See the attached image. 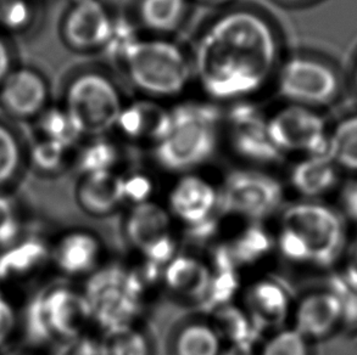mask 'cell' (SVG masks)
Segmentation results:
<instances>
[{
  "label": "cell",
  "mask_w": 357,
  "mask_h": 355,
  "mask_svg": "<svg viewBox=\"0 0 357 355\" xmlns=\"http://www.w3.org/2000/svg\"><path fill=\"white\" fill-rule=\"evenodd\" d=\"M280 40L264 15L228 11L208 24L193 68L203 90L218 101H244L260 91L280 66Z\"/></svg>",
  "instance_id": "obj_1"
},
{
  "label": "cell",
  "mask_w": 357,
  "mask_h": 355,
  "mask_svg": "<svg viewBox=\"0 0 357 355\" xmlns=\"http://www.w3.org/2000/svg\"><path fill=\"white\" fill-rule=\"evenodd\" d=\"M220 122V110L211 104L183 102L169 109L154 141L156 164L169 173H193L216 154Z\"/></svg>",
  "instance_id": "obj_2"
},
{
  "label": "cell",
  "mask_w": 357,
  "mask_h": 355,
  "mask_svg": "<svg viewBox=\"0 0 357 355\" xmlns=\"http://www.w3.org/2000/svg\"><path fill=\"white\" fill-rule=\"evenodd\" d=\"M92 310L82 291L66 285L44 288L29 298L19 326L32 346H47L87 333Z\"/></svg>",
  "instance_id": "obj_3"
},
{
  "label": "cell",
  "mask_w": 357,
  "mask_h": 355,
  "mask_svg": "<svg viewBox=\"0 0 357 355\" xmlns=\"http://www.w3.org/2000/svg\"><path fill=\"white\" fill-rule=\"evenodd\" d=\"M121 63L133 87L145 95L169 99L182 94L193 77V63L167 39H138Z\"/></svg>",
  "instance_id": "obj_4"
},
{
  "label": "cell",
  "mask_w": 357,
  "mask_h": 355,
  "mask_svg": "<svg viewBox=\"0 0 357 355\" xmlns=\"http://www.w3.org/2000/svg\"><path fill=\"white\" fill-rule=\"evenodd\" d=\"M146 288L138 271L110 265L88 275L82 292L92 310L93 322L107 331L135 324Z\"/></svg>",
  "instance_id": "obj_5"
},
{
  "label": "cell",
  "mask_w": 357,
  "mask_h": 355,
  "mask_svg": "<svg viewBox=\"0 0 357 355\" xmlns=\"http://www.w3.org/2000/svg\"><path fill=\"white\" fill-rule=\"evenodd\" d=\"M63 106L83 134L98 138L115 129L125 104L112 78L99 71H84L68 82Z\"/></svg>",
  "instance_id": "obj_6"
},
{
  "label": "cell",
  "mask_w": 357,
  "mask_h": 355,
  "mask_svg": "<svg viewBox=\"0 0 357 355\" xmlns=\"http://www.w3.org/2000/svg\"><path fill=\"white\" fill-rule=\"evenodd\" d=\"M280 228L291 231L305 248L307 265H332L344 246L343 223L337 213L314 201L296 202L280 216Z\"/></svg>",
  "instance_id": "obj_7"
},
{
  "label": "cell",
  "mask_w": 357,
  "mask_h": 355,
  "mask_svg": "<svg viewBox=\"0 0 357 355\" xmlns=\"http://www.w3.org/2000/svg\"><path fill=\"white\" fill-rule=\"evenodd\" d=\"M218 192V211L249 223H261L273 216L284 200L282 182L257 169L233 171L226 177Z\"/></svg>",
  "instance_id": "obj_8"
},
{
  "label": "cell",
  "mask_w": 357,
  "mask_h": 355,
  "mask_svg": "<svg viewBox=\"0 0 357 355\" xmlns=\"http://www.w3.org/2000/svg\"><path fill=\"white\" fill-rule=\"evenodd\" d=\"M277 91L287 104L319 110L337 100L342 83L335 70L319 58L295 55L280 63Z\"/></svg>",
  "instance_id": "obj_9"
},
{
  "label": "cell",
  "mask_w": 357,
  "mask_h": 355,
  "mask_svg": "<svg viewBox=\"0 0 357 355\" xmlns=\"http://www.w3.org/2000/svg\"><path fill=\"white\" fill-rule=\"evenodd\" d=\"M270 139L280 154L327 155L329 128L319 111L287 104L266 120Z\"/></svg>",
  "instance_id": "obj_10"
},
{
  "label": "cell",
  "mask_w": 357,
  "mask_h": 355,
  "mask_svg": "<svg viewBox=\"0 0 357 355\" xmlns=\"http://www.w3.org/2000/svg\"><path fill=\"white\" fill-rule=\"evenodd\" d=\"M125 234L130 246L145 262L164 268L177 255L172 232V216L167 208L154 201L132 206L125 221Z\"/></svg>",
  "instance_id": "obj_11"
},
{
  "label": "cell",
  "mask_w": 357,
  "mask_h": 355,
  "mask_svg": "<svg viewBox=\"0 0 357 355\" xmlns=\"http://www.w3.org/2000/svg\"><path fill=\"white\" fill-rule=\"evenodd\" d=\"M266 120L267 117L259 109L243 101L237 102L228 116L233 150L251 164H275L284 157L271 141Z\"/></svg>",
  "instance_id": "obj_12"
},
{
  "label": "cell",
  "mask_w": 357,
  "mask_h": 355,
  "mask_svg": "<svg viewBox=\"0 0 357 355\" xmlns=\"http://www.w3.org/2000/svg\"><path fill=\"white\" fill-rule=\"evenodd\" d=\"M220 192L213 182L199 174L181 175L171 187L167 211L187 229H192L216 218Z\"/></svg>",
  "instance_id": "obj_13"
},
{
  "label": "cell",
  "mask_w": 357,
  "mask_h": 355,
  "mask_svg": "<svg viewBox=\"0 0 357 355\" xmlns=\"http://www.w3.org/2000/svg\"><path fill=\"white\" fill-rule=\"evenodd\" d=\"M115 19L100 0L70 6L63 22L65 42L76 50L104 49L112 36Z\"/></svg>",
  "instance_id": "obj_14"
},
{
  "label": "cell",
  "mask_w": 357,
  "mask_h": 355,
  "mask_svg": "<svg viewBox=\"0 0 357 355\" xmlns=\"http://www.w3.org/2000/svg\"><path fill=\"white\" fill-rule=\"evenodd\" d=\"M48 102V82L34 68H15L0 86V104L15 118H38Z\"/></svg>",
  "instance_id": "obj_15"
},
{
  "label": "cell",
  "mask_w": 357,
  "mask_h": 355,
  "mask_svg": "<svg viewBox=\"0 0 357 355\" xmlns=\"http://www.w3.org/2000/svg\"><path fill=\"white\" fill-rule=\"evenodd\" d=\"M102 246L98 236L87 230L65 232L50 250V262L60 273L79 278L97 270Z\"/></svg>",
  "instance_id": "obj_16"
},
{
  "label": "cell",
  "mask_w": 357,
  "mask_h": 355,
  "mask_svg": "<svg viewBox=\"0 0 357 355\" xmlns=\"http://www.w3.org/2000/svg\"><path fill=\"white\" fill-rule=\"evenodd\" d=\"M244 310L256 329L280 330L289 317L290 299L280 283L270 278L256 280L246 288Z\"/></svg>",
  "instance_id": "obj_17"
},
{
  "label": "cell",
  "mask_w": 357,
  "mask_h": 355,
  "mask_svg": "<svg viewBox=\"0 0 357 355\" xmlns=\"http://www.w3.org/2000/svg\"><path fill=\"white\" fill-rule=\"evenodd\" d=\"M52 245L39 236L24 235L0 250V283L27 281L50 260Z\"/></svg>",
  "instance_id": "obj_18"
},
{
  "label": "cell",
  "mask_w": 357,
  "mask_h": 355,
  "mask_svg": "<svg viewBox=\"0 0 357 355\" xmlns=\"http://www.w3.org/2000/svg\"><path fill=\"white\" fill-rule=\"evenodd\" d=\"M213 270L197 257L177 255L165 265L162 281L178 297L200 303L208 293Z\"/></svg>",
  "instance_id": "obj_19"
},
{
  "label": "cell",
  "mask_w": 357,
  "mask_h": 355,
  "mask_svg": "<svg viewBox=\"0 0 357 355\" xmlns=\"http://www.w3.org/2000/svg\"><path fill=\"white\" fill-rule=\"evenodd\" d=\"M76 201L89 216L112 214L125 202L122 177L115 172L83 175L76 189Z\"/></svg>",
  "instance_id": "obj_20"
},
{
  "label": "cell",
  "mask_w": 357,
  "mask_h": 355,
  "mask_svg": "<svg viewBox=\"0 0 357 355\" xmlns=\"http://www.w3.org/2000/svg\"><path fill=\"white\" fill-rule=\"evenodd\" d=\"M342 320L338 299L331 291L305 296L294 313V329L303 336L322 338L333 331Z\"/></svg>",
  "instance_id": "obj_21"
},
{
  "label": "cell",
  "mask_w": 357,
  "mask_h": 355,
  "mask_svg": "<svg viewBox=\"0 0 357 355\" xmlns=\"http://www.w3.org/2000/svg\"><path fill=\"white\" fill-rule=\"evenodd\" d=\"M338 180V167L327 155L305 156L290 172V184L295 191L307 198L324 195Z\"/></svg>",
  "instance_id": "obj_22"
},
{
  "label": "cell",
  "mask_w": 357,
  "mask_h": 355,
  "mask_svg": "<svg viewBox=\"0 0 357 355\" xmlns=\"http://www.w3.org/2000/svg\"><path fill=\"white\" fill-rule=\"evenodd\" d=\"M167 110L153 101H137L125 105L115 129L130 140L150 139L154 143L159 135Z\"/></svg>",
  "instance_id": "obj_23"
},
{
  "label": "cell",
  "mask_w": 357,
  "mask_h": 355,
  "mask_svg": "<svg viewBox=\"0 0 357 355\" xmlns=\"http://www.w3.org/2000/svg\"><path fill=\"white\" fill-rule=\"evenodd\" d=\"M227 247L234 263L241 269L265 260L275 248V240L261 223H249L228 242Z\"/></svg>",
  "instance_id": "obj_24"
},
{
  "label": "cell",
  "mask_w": 357,
  "mask_h": 355,
  "mask_svg": "<svg viewBox=\"0 0 357 355\" xmlns=\"http://www.w3.org/2000/svg\"><path fill=\"white\" fill-rule=\"evenodd\" d=\"M189 0H140V24L156 34L172 33L183 22Z\"/></svg>",
  "instance_id": "obj_25"
},
{
  "label": "cell",
  "mask_w": 357,
  "mask_h": 355,
  "mask_svg": "<svg viewBox=\"0 0 357 355\" xmlns=\"http://www.w3.org/2000/svg\"><path fill=\"white\" fill-rule=\"evenodd\" d=\"M222 349V338L208 322H189L174 337V355H220Z\"/></svg>",
  "instance_id": "obj_26"
},
{
  "label": "cell",
  "mask_w": 357,
  "mask_h": 355,
  "mask_svg": "<svg viewBox=\"0 0 357 355\" xmlns=\"http://www.w3.org/2000/svg\"><path fill=\"white\" fill-rule=\"evenodd\" d=\"M213 315V326L221 338H226L229 345H252L255 346L261 332L256 329L244 308L231 304L218 308Z\"/></svg>",
  "instance_id": "obj_27"
},
{
  "label": "cell",
  "mask_w": 357,
  "mask_h": 355,
  "mask_svg": "<svg viewBox=\"0 0 357 355\" xmlns=\"http://www.w3.org/2000/svg\"><path fill=\"white\" fill-rule=\"evenodd\" d=\"M327 156L338 168L357 172V113L339 120L329 130Z\"/></svg>",
  "instance_id": "obj_28"
},
{
  "label": "cell",
  "mask_w": 357,
  "mask_h": 355,
  "mask_svg": "<svg viewBox=\"0 0 357 355\" xmlns=\"http://www.w3.org/2000/svg\"><path fill=\"white\" fill-rule=\"evenodd\" d=\"M98 348L99 355H153L149 337L135 324L102 331Z\"/></svg>",
  "instance_id": "obj_29"
},
{
  "label": "cell",
  "mask_w": 357,
  "mask_h": 355,
  "mask_svg": "<svg viewBox=\"0 0 357 355\" xmlns=\"http://www.w3.org/2000/svg\"><path fill=\"white\" fill-rule=\"evenodd\" d=\"M38 120L39 130L42 134L40 138L63 145L68 149L73 150V146L84 136L77 122L73 120V116L63 106L48 107L39 116Z\"/></svg>",
  "instance_id": "obj_30"
},
{
  "label": "cell",
  "mask_w": 357,
  "mask_h": 355,
  "mask_svg": "<svg viewBox=\"0 0 357 355\" xmlns=\"http://www.w3.org/2000/svg\"><path fill=\"white\" fill-rule=\"evenodd\" d=\"M120 161V150L105 136L93 138L77 157L78 172L83 175L114 172Z\"/></svg>",
  "instance_id": "obj_31"
},
{
  "label": "cell",
  "mask_w": 357,
  "mask_h": 355,
  "mask_svg": "<svg viewBox=\"0 0 357 355\" xmlns=\"http://www.w3.org/2000/svg\"><path fill=\"white\" fill-rule=\"evenodd\" d=\"M24 151L19 135L4 122H0V189L15 180L22 168Z\"/></svg>",
  "instance_id": "obj_32"
},
{
  "label": "cell",
  "mask_w": 357,
  "mask_h": 355,
  "mask_svg": "<svg viewBox=\"0 0 357 355\" xmlns=\"http://www.w3.org/2000/svg\"><path fill=\"white\" fill-rule=\"evenodd\" d=\"M36 11L31 0H0V29L22 33L33 24Z\"/></svg>",
  "instance_id": "obj_33"
},
{
  "label": "cell",
  "mask_w": 357,
  "mask_h": 355,
  "mask_svg": "<svg viewBox=\"0 0 357 355\" xmlns=\"http://www.w3.org/2000/svg\"><path fill=\"white\" fill-rule=\"evenodd\" d=\"M257 355H310L309 345L294 327L280 329L266 340Z\"/></svg>",
  "instance_id": "obj_34"
},
{
  "label": "cell",
  "mask_w": 357,
  "mask_h": 355,
  "mask_svg": "<svg viewBox=\"0 0 357 355\" xmlns=\"http://www.w3.org/2000/svg\"><path fill=\"white\" fill-rule=\"evenodd\" d=\"M71 150L50 140L40 139L34 143L29 157L34 168L43 173H55L65 167Z\"/></svg>",
  "instance_id": "obj_35"
},
{
  "label": "cell",
  "mask_w": 357,
  "mask_h": 355,
  "mask_svg": "<svg viewBox=\"0 0 357 355\" xmlns=\"http://www.w3.org/2000/svg\"><path fill=\"white\" fill-rule=\"evenodd\" d=\"M24 236L22 216L13 197L0 192V250Z\"/></svg>",
  "instance_id": "obj_36"
},
{
  "label": "cell",
  "mask_w": 357,
  "mask_h": 355,
  "mask_svg": "<svg viewBox=\"0 0 357 355\" xmlns=\"http://www.w3.org/2000/svg\"><path fill=\"white\" fill-rule=\"evenodd\" d=\"M138 39L139 37L137 36L135 27L128 21L123 19H115L112 36L107 40L104 50L109 53L112 58L121 61Z\"/></svg>",
  "instance_id": "obj_37"
},
{
  "label": "cell",
  "mask_w": 357,
  "mask_h": 355,
  "mask_svg": "<svg viewBox=\"0 0 357 355\" xmlns=\"http://www.w3.org/2000/svg\"><path fill=\"white\" fill-rule=\"evenodd\" d=\"M123 200L130 202L132 206L151 201L155 187L153 179L144 173H132L122 177Z\"/></svg>",
  "instance_id": "obj_38"
},
{
  "label": "cell",
  "mask_w": 357,
  "mask_h": 355,
  "mask_svg": "<svg viewBox=\"0 0 357 355\" xmlns=\"http://www.w3.org/2000/svg\"><path fill=\"white\" fill-rule=\"evenodd\" d=\"M329 291L338 299L342 320L357 322V287L349 283L345 276L334 278Z\"/></svg>",
  "instance_id": "obj_39"
},
{
  "label": "cell",
  "mask_w": 357,
  "mask_h": 355,
  "mask_svg": "<svg viewBox=\"0 0 357 355\" xmlns=\"http://www.w3.org/2000/svg\"><path fill=\"white\" fill-rule=\"evenodd\" d=\"M52 355H99L98 341L86 335L55 343Z\"/></svg>",
  "instance_id": "obj_40"
},
{
  "label": "cell",
  "mask_w": 357,
  "mask_h": 355,
  "mask_svg": "<svg viewBox=\"0 0 357 355\" xmlns=\"http://www.w3.org/2000/svg\"><path fill=\"white\" fill-rule=\"evenodd\" d=\"M19 326V314L10 297L0 288V347L9 341Z\"/></svg>",
  "instance_id": "obj_41"
},
{
  "label": "cell",
  "mask_w": 357,
  "mask_h": 355,
  "mask_svg": "<svg viewBox=\"0 0 357 355\" xmlns=\"http://www.w3.org/2000/svg\"><path fill=\"white\" fill-rule=\"evenodd\" d=\"M14 53L9 42L0 33V86L14 71Z\"/></svg>",
  "instance_id": "obj_42"
},
{
  "label": "cell",
  "mask_w": 357,
  "mask_h": 355,
  "mask_svg": "<svg viewBox=\"0 0 357 355\" xmlns=\"http://www.w3.org/2000/svg\"><path fill=\"white\" fill-rule=\"evenodd\" d=\"M343 205L349 216L357 221V182L350 184L344 190Z\"/></svg>",
  "instance_id": "obj_43"
},
{
  "label": "cell",
  "mask_w": 357,
  "mask_h": 355,
  "mask_svg": "<svg viewBox=\"0 0 357 355\" xmlns=\"http://www.w3.org/2000/svg\"><path fill=\"white\" fill-rule=\"evenodd\" d=\"M349 283L357 287V237L354 241L351 248L349 251L347 262V274L344 275Z\"/></svg>",
  "instance_id": "obj_44"
},
{
  "label": "cell",
  "mask_w": 357,
  "mask_h": 355,
  "mask_svg": "<svg viewBox=\"0 0 357 355\" xmlns=\"http://www.w3.org/2000/svg\"><path fill=\"white\" fill-rule=\"evenodd\" d=\"M220 355H257V351L252 345H228Z\"/></svg>",
  "instance_id": "obj_45"
},
{
  "label": "cell",
  "mask_w": 357,
  "mask_h": 355,
  "mask_svg": "<svg viewBox=\"0 0 357 355\" xmlns=\"http://www.w3.org/2000/svg\"><path fill=\"white\" fill-rule=\"evenodd\" d=\"M282 3H285V4H305V3H310V1H312V0H280Z\"/></svg>",
  "instance_id": "obj_46"
},
{
  "label": "cell",
  "mask_w": 357,
  "mask_h": 355,
  "mask_svg": "<svg viewBox=\"0 0 357 355\" xmlns=\"http://www.w3.org/2000/svg\"><path fill=\"white\" fill-rule=\"evenodd\" d=\"M199 1L205 3V4H221V3H225V1H228V0H199Z\"/></svg>",
  "instance_id": "obj_47"
},
{
  "label": "cell",
  "mask_w": 357,
  "mask_h": 355,
  "mask_svg": "<svg viewBox=\"0 0 357 355\" xmlns=\"http://www.w3.org/2000/svg\"><path fill=\"white\" fill-rule=\"evenodd\" d=\"M70 1V4H81V3H86V1H89V0H68Z\"/></svg>",
  "instance_id": "obj_48"
},
{
  "label": "cell",
  "mask_w": 357,
  "mask_h": 355,
  "mask_svg": "<svg viewBox=\"0 0 357 355\" xmlns=\"http://www.w3.org/2000/svg\"><path fill=\"white\" fill-rule=\"evenodd\" d=\"M354 76H355V86H356L357 89V61L356 65H355V71H354Z\"/></svg>",
  "instance_id": "obj_49"
},
{
  "label": "cell",
  "mask_w": 357,
  "mask_h": 355,
  "mask_svg": "<svg viewBox=\"0 0 357 355\" xmlns=\"http://www.w3.org/2000/svg\"><path fill=\"white\" fill-rule=\"evenodd\" d=\"M19 355H31V354H19Z\"/></svg>",
  "instance_id": "obj_50"
}]
</instances>
